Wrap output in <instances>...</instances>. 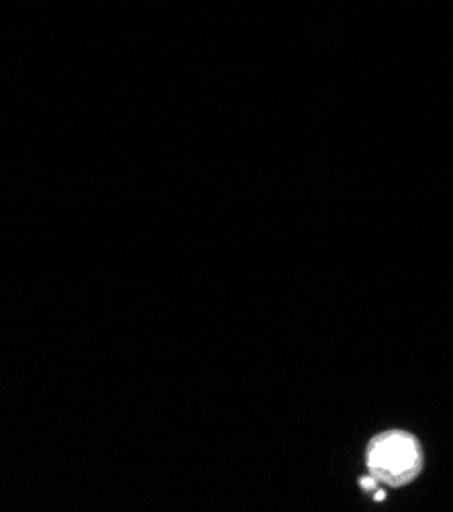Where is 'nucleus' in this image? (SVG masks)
<instances>
[{
  "mask_svg": "<svg viewBox=\"0 0 453 512\" xmlns=\"http://www.w3.org/2000/svg\"><path fill=\"white\" fill-rule=\"evenodd\" d=\"M368 468L378 482L405 486L415 480L423 468L419 443L402 431H390L376 437L368 451Z\"/></svg>",
  "mask_w": 453,
  "mask_h": 512,
  "instance_id": "f257e3e1",
  "label": "nucleus"
},
{
  "mask_svg": "<svg viewBox=\"0 0 453 512\" xmlns=\"http://www.w3.org/2000/svg\"><path fill=\"white\" fill-rule=\"evenodd\" d=\"M374 498H376V500H384V492H382V490H378V492L374 494Z\"/></svg>",
  "mask_w": 453,
  "mask_h": 512,
  "instance_id": "7ed1b4c3",
  "label": "nucleus"
},
{
  "mask_svg": "<svg viewBox=\"0 0 453 512\" xmlns=\"http://www.w3.org/2000/svg\"><path fill=\"white\" fill-rule=\"evenodd\" d=\"M376 484H378V480L374 476L362 480V488H366V490H376Z\"/></svg>",
  "mask_w": 453,
  "mask_h": 512,
  "instance_id": "f03ea898",
  "label": "nucleus"
}]
</instances>
